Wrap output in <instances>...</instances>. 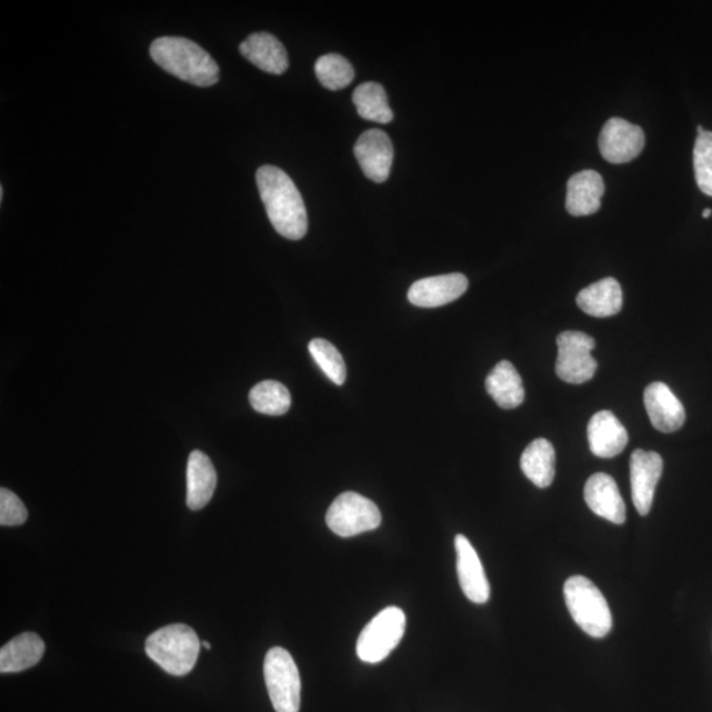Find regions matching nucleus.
I'll use <instances>...</instances> for the list:
<instances>
[{
  "label": "nucleus",
  "instance_id": "obj_1",
  "mask_svg": "<svg viewBox=\"0 0 712 712\" xmlns=\"http://www.w3.org/2000/svg\"><path fill=\"white\" fill-rule=\"evenodd\" d=\"M257 182L274 230L291 241L304 238L308 213L304 200L292 179L278 167L263 166L258 169Z\"/></svg>",
  "mask_w": 712,
  "mask_h": 712
},
{
  "label": "nucleus",
  "instance_id": "obj_2",
  "mask_svg": "<svg viewBox=\"0 0 712 712\" xmlns=\"http://www.w3.org/2000/svg\"><path fill=\"white\" fill-rule=\"evenodd\" d=\"M151 58L166 72L195 87L209 88L220 81V68L194 41L183 38H159L150 48Z\"/></svg>",
  "mask_w": 712,
  "mask_h": 712
},
{
  "label": "nucleus",
  "instance_id": "obj_3",
  "mask_svg": "<svg viewBox=\"0 0 712 712\" xmlns=\"http://www.w3.org/2000/svg\"><path fill=\"white\" fill-rule=\"evenodd\" d=\"M201 644L192 626L171 624L147 639L146 652L167 673L181 676L193 671Z\"/></svg>",
  "mask_w": 712,
  "mask_h": 712
},
{
  "label": "nucleus",
  "instance_id": "obj_4",
  "mask_svg": "<svg viewBox=\"0 0 712 712\" xmlns=\"http://www.w3.org/2000/svg\"><path fill=\"white\" fill-rule=\"evenodd\" d=\"M563 595L571 618L583 632L594 639L608 636L612 630V613L602 591L589 578L570 576Z\"/></svg>",
  "mask_w": 712,
  "mask_h": 712
},
{
  "label": "nucleus",
  "instance_id": "obj_5",
  "mask_svg": "<svg viewBox=\"0 0 712 712\" xmlns=\"http://www.w3.org/2000/svg\"><path fill=\"white\" fill-rule=\"evenodd\" d=\"M264 679L273 709L277 712H299L301 706V679L292 654L274 646L264 660Z\"/></svg>",
  "mask_w": 712,
  "mask_h": 712
},
{
  "label": "nucleus",
  "instance_id": "obj_6",
  "mask_svg": "<svg viewBox=\"0 0 712 712\" xmlns=\"http://www.w3.org/2000/svg\"><path fill=\"white\" fill-rule=\"evenodd\" d=\"M407 618L403 610L387 608L367 624L358 639V658L378 664L391 654L404 636Z\"/></svg>",
  "mask_w": 712,
  "mask_h": 712
},
{
  "label": "nucleus",
  "instance_id": "obj_7",
  "mask_svg": "<svg viewBox=\"0 0 712 712\" xmlns=\"http://www.w3.org/2000/svg\"><path fill=\"white\" fill-rule=\"evenodd\" d=\"M382 523V513L378 505L357 492H343L338 497L327 513V524L341 538L377 530Z\"/></svg>",
  "mask_w": 712,
  "mask_h": 712
},
{
  "label": "nucleus",
  "instance_id": "obj_8",
  "mask_svg": "<svg viewBox=\"0 0 712 712\" xmlns=\"http://www.w3.org/2000/svg\"><path fill=\"white\" fill-rule=\"evenodd\" d=\"M556 347L555 373L563 382L583 384L594 378L598 369V362L591 355L595 348L594 338L582 331H563L556 337Z\"/></svg>",
  "mask_w": 712,
  "mask_h": 712
},
{
  "label": "nucleus",
  "instance_id": "obj_9",
  "mask_svg": "<svg viewBox=\"0 0 712 712\" xmlns=\"http://www.w3.org/2000/svg\"><path fill=\"white\" fill-rule=\"evenodd\" d=\"M644 147L643 129L624 121L622 118L610 119L599 137V150H601L603 159L611 164L630 163L643 152Z\"/></svg>",
  "mask_w": 712,
  "mask_h": 712
},
{
  "label": "nucleus",
  "instance_id": "obj_10",
  "mask_svg": "<svg viewBox=\"0 0 712 712\" xmlns=\"http://www.w3.org/2000/svg\"><path fill=\"white\" fill-rule=\"evenodd\" d=\"M631 490L634 509L646 517L651 512L655 488L664 470V461L654 451L634 450L631 455Z\"/></svg>",
  "mask_w": 712,
  "mask_h": 712
},
{
  "label": "nucleus",
  "instance_id": "obj_11",
  "mask_svg": "<svg viewBox=\"0 0 712 712\" xmlns=\"http://www.w3.org/2000/svg\"><path fill=\"white\" fill-rule=\"evenodd\" d=\"M454 545L458 580L463 594L472 603H488L491 594L490 583L477 550L463 534L457 535Z\"/></svg>",
  "mask_w": 712,
  "mask_h": 712
},
{
  "label": "nucleus",
  "instance_id": "obj_12",
  "mask_svg": "<svg viewBox=\"0 0 712 712\" xmlns=\"http://www.w3.org/2000/svg\"><path fill=\"white\" fill-rule=\"evenodd\" d=\"M354 152L365 178L378 183L390 178L393 146L385 132L380 130L363 132L358 139Z\"/></svg>",
  "mask_w": 712,
  "mask_h": 712
},
{
  "label": "nucleus",
  "instance_id": "obj_13",
  "mask_svg": "<svg viewBox=\"0 0 712 712\" xmlns=\"http://www.w3.org/2000/svg\"><path fill=\"white\" fill-rule=\"evenodd\" d=\"M469 280L462 273L441 274L421 279L409 289L408 300L420 308H439L450 304L468 291Z\"/></svg>",
  "mask_w": 712,
  "mask_h": 712
},
{
  "label": "nucleus",
  "instance_id": "obj_14",
  "mask_svg": "<svg viewBox=\"0 0 712 712\" xmlns=\"http://www.w3.org/2000/svg\"><path fill=\"white\" fill-rule=\"evenodd\" d=\"M644 404L652 425L662 433L676 432L685 424V408L664 383L655 382L645 388Z\"/></svg>",
  "mask_w": 712,
  "mask_h": 712
},
{
  "label": "nucleus",
  "instance_id": "obj_15",
  "mask_svg": "<svg viewBox=\"0 0 712 712\" xmlns=\"http://www.w3.org/2000/svg\"><path fill=\"white\" fill-rule=\"evenodd\" d=\"M584 500L589 509L599 518L609 520L610 523L622 525L625 523V504L615 479L604 472H598L589 478L584 485Z\"/></svg>",
  "mask_w": 712,
  "mask_h": 712
},
{
  "label": "nucleus",
  "instance_id": "obj_16",
  "mask_svg": "<svg viewBox=\"0 0 712 712\" xmlns=\"http://www.w3.org/2000/svg\"><path fill=\"white\" fill-rule=\"evenodd\" d=\"M591 453L609 460L622 453L629 443V433L610 411H601L592 415L588 428Z\"/></svg>",
  "mask_w": 712,
  "mask_h": 712
},
{
  "label": "nucleus",
  "instance_id": "obj_17",
  "mask_svg": "<svg viewBox=\"0 0 712 712\" xmlns=\"http://www.w3.org/2000/svg\"><path fill=\"white\" fill-rule=\"evenodd\" d=\"M604 181L595 171L575 173L568 181L566 210L573 217L595 214L602 207Z\"/></svg>",
  "mask_w": 712,
  "mask_h": 712
},
{
  "label": "nucleus",
  "instance_id": "obj_18",
  "mask_svg": "<svg viewBox=\"0 0 712 712\" xmlns=\"http://www.w3.org/2000/svg\"><path fill=\"white\" fill-rule=\"evenodd\" d=\"M239 51L243 58L271 74H283L289 67L285 48L273 34L259 32L247 38Z\"/></svg>",
  "mask_w": 712,
  "mask_h": 712
},
{
  "label": "nucleus",
  "instance_id": "obj_19",
  "mask_svg": "<svg viewBox=\"0 0 712 712\" xmlns=\"http://www.w3.org/2000/svg\"><path fill=\"white\" fill-rule=\"evenodd\" d=\"M188 495L190 510L199 511L207 507L217 488V471L210 458L200 450H194L188 461Z\"/></svg>",
  "mask_w": 712,
  "mask_h": 712
},
{
  "label": "nucleus",
  "instance_id": "obj_20",
  "mask_svg": "<svg viewBox=\"0 0 712 712\" xmlns=\"http://www.w3.org/2000/svg\"><path fill=\"white\" fill-rule=\"evenodd\" d=\"M576 304L584 313L598 319L615 315L623 308L622 287L612 278L599 280L578 293Z\"/></svg>",
  "mask_w": 712,
  "mask_h": 712
},
{
  "label": "nucleus",
  "instance_id": "obj_21",
  "mask_svg": "<svg viewBox=\"0 0 712 712\" xmlns=\"http://www.w3.org/2000/svg\"><path fill=\"white\" fill-rule=\"evenodd\" d=\"M46 652L44 641L39 634L24 632L0 650V672L19 673L38 664Z\"/></svg>",
  "mask_w": 712,
  "mask_h": 712
},
{
  "label": "nucleus",
  "instance_id": "obj_22",
  "mask_svg": "<svg viewBox=\"0 0 712 712\" xmlns=\"http://www.w3.org/2000/svg\"><path fill=\"white\" fill-rule=\"evenodd\" d=\"M485 390L495 403L503 409H513L523 404L525 390L523 379L509 361L500 362L485 379Z\"/></svg>",
  "mask_w": 712,
  "mask_h": 712
},
{
  "label": "nucleus",
  "instance_id": "obj_23",
  "mask_svg": "<svg viewBox=\"0 0 712 712\" xmlns=\"http://www.w3.org/2000/svg\"><path fill=\"white\" fill-rule=\"evenodd\" d=\"M521 471L539 489H546L555 477V450L548 440L538 439L530 443L520 460Z\"/></svg>",
  "mask_w": 712,
  "mask_h": 712
},
{
  "label": "nucleus",
  "instance_id": "obj_24",
  "mask_svg": "<svg viewBox=\"0 0 712 712\" xmlns=\"http://www.w3.org/2000/svg\"><path fill=\"white\" fill-rule=\"evenodd\" d=\"M359 117L365 121L387 124L392 122L393 111L388 104V98L382 84L365 82L359 84L352 94Z\"/></svg>",
  "mask_w": 712,
  "mask_h": 712
},
{
  "label": "nucleus",
  "instance_id": "obj_25",
  "mask_svg": "<svg viewBox=\"0 0 712 712\" xmlns=\"http://www.w3.org/2000/svg\"><path fill=\"white\" fill-rule=\"evenodd\" d=\"M250 403L259 413L283 415L291 408L292 398L284 384L265 380L252 388Z\"/></svg>",
  "mask_w": 712,
  "mask_h": 712
},
{
  "label": "nucleus",
  "instance_id": "obj_26",
  "mask_svg": "<svg viewBox=\"0 0 712 712\" xmlns=\"http://www.w3.org/2000/svg\"><path fill=\"white\" fill-rule=\"evenodd\" d=\"M315 74L323 88L341 90L354 80L355 70L341 54L330 53L317 60Z\"/></svg>",
  "mask_w": 712,
  "mask_h": 712
},
{
  "label": "nucleus",
  "instance_id": "obj_27",
  "mask_svg": "<svg viewBox=\"0 0 712 712\" xmlns=\"http://www.w3.org/2000/svg\"><path fill=\"white\" fill-rule=\"evenodd\" d=\"M309 351L331 382L337 385H342L347 382V364H344L341 352L337 350L334 344L317 338V340L309 343Z\"/></svg>",
  "mask_w": 712,
  "mask_h": 712
},
{
  "label": "nucleus",
  "instance_id": "obj_28",
  "mask_svg": "<svg viewBox=\"0 0 712 712\" xmlns=\"http://www.w3.org/2000/svg\"><path fill=\"white\" fill-rule=\"evenodd\" d=\"M694 172L698 188L712 197V132L703 131L694 146Z\"/></svg>",
  "mask_w": 712,
  "mask_h": 712
},
{
  "label": "nucleus",
  "instance_id": "obj_29",
  "mask_svg": "<svg viewBox=\"0 0 712 712\" xmlns=\"http://www.w3.org/2000/svg\"><path fill=\"white\" fill-rule=\"evenodd\" d=\"M28 511L17 493L10 490H0V525L18 527L24 524Z\"/></svg>",
  "mask_w": 712,
  "mask_h": 712
},
{
  "label": "nucleus",
  "instance_id": "obj_30",
  "mask_svg": "<svg viewBox=\"0 0 712 712\" xmlns=\"http://www.w3.org/2000/svg\"><path fill=\"white\" fill-rule=\"evenodd\" d=\"M711 214H712V210L711 209H704L703 213H702V217L704 218V220H708V218H710Z\"/></svg>",
  "mask_w": 712,
  "mask_h": 712
},
{
  "label": "nucleus",
  "instance_id": "obj_31",
  "mask_svg": "<svg viewBox=\"0 0 712 712\" xmlns=\"http://www.w3.org/2000/svg\"><path fill=\"white\" fill-rule=\"evenodd\" d=\"M202 645L204 648H207V650H209V651L211 650V645H210L209 641H203Z\"/></svg>",
  "mask_w": 712,
  "mask_h": 712
}]
</instances>
